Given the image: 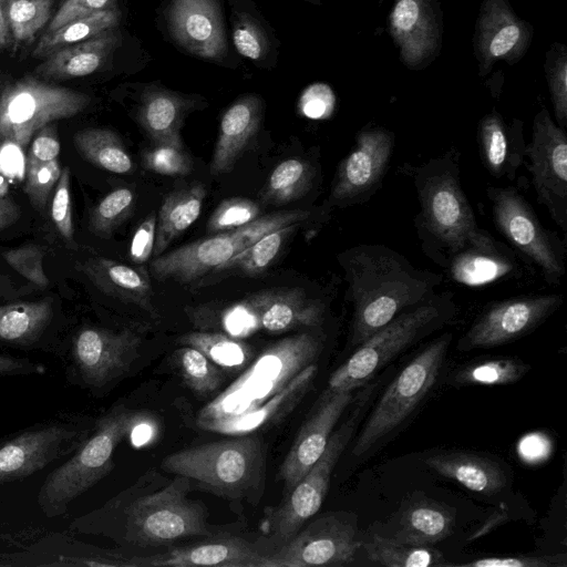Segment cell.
I'll list each match as a JSON object with an SVG mask.
<instances>
[{
	"label": "cell",
	"instance_id": "6da1fadb",
	"mask_svg": "<svg viewBox=\"0 0 567 567\" xmlns=\"http://www.w3.org/2000/svg\"><path fill=\"white\" fill-rule=\"evenodd\" d=\"M190 481L148 471L101 507L73 519L70 529L100 535L123 547L156 548L190 536H212L206 509L187 497Z\"/></svg>",
	"mask_w": 567,
	"mask_h": 567
},
{
	"label": "cell",
	"instance_id": "7a4b0ae2",
	"mask_svg": "<svg viewBox=\"0 0 567 567\" xmlns=\"http://www.w3.org/2000/svg\"><path fill=\"white\" fill-rule=\"evenodd\" d=\"M352 303L349 343L359 347L403 311L436 293L443 276L414 267L383 244H360L337 256Z\"/></svg>",
	"mask_w": 567,
	"mask_h": 567
},
{
	"label": "cell",
	"instance_id": "3957f363",
	"mask_svg": "<svg viewBox=\"0 0 567 567\" xmlns=\"http://www.w3.org/2000/svg\"><path fill=\"white\" fill-rule=\"evenodd\" d=\"M413 183L420 213L415 228L424 254L442 266L481 229L461 186L460 168L452 153L415 167Z\"/></svg>",
	"mask_w": 567,
	"mask_h": 567
},
{
	"label": "cell",
	"instance_id": "277c9868",
	"mask_svg": "<svg viewBox=\"0 0 567 567\" xmlns=\"http://www.w3.org/2000/svg\"><path fill=\"white\" fill-rule=\"evenodd\" d=\"M324 347L318 330L284 338L265 349L243 373L199 410L197 425L206 430L221 420L249 412L285 388L301 370L315 363Z\"/></svg>",
	"mask_w": 567,
	"mask_h": 567
},
{
	"label": "cell",
	"instance_id": "5b68a950",
	"mask_svg": "<svg viewBox=\"0 0 567 567\" xmlns=\"http://www.w3.org/2000/svg\"><path fill=\"white\" fill-rule=\"evenodd\" d=\"M144 415L124 404L114 405L93 423L72 456L48 474L38 505L49 518L63 516L70 505L103 480L114 466L118 444L142 424Z\"/></svg>",
	"mask_w": 567,
	"mask_h": 567
},
{
	"label": "cell",
	"instance_id": "8992f818",
	"mask_svg": "<svg viewBox=\"0 0 567 567\" xmlns=\"http://www.w3.org/2000/svg\"><path fill=\"white\" fill-rule=\"evenodd\" d=\"M164 472L227 499H252L265 483L266 454L258 436L210 442L165 456Z\"/></svg>",
	"mask_w": 567,
	"mask_h": 567
},
{
	"label": "cell",
	"instance_id": "52a82bcc",
	"mask_svg": "<svg viewBox=\"0 0 567 567\" xmlns=\"http://www.w3.org/2000/svg\"><path fill=\"white\" fill-rule=\"evenodd\" d=\"M456 307L450 291L433 295L377 331L329 378L324 392L353 391L412 343L451 320Z\"/></svg>",
	"mask_w": 567,
	"mask_h": 567
},
{
	"label": "cell",
	"instance_id": "ba28073f",
	"mask_svg": "<svg viewBox=\"0 0 567 567\" xmlns=\"http://www.w3.org/2000/svg\"><path fill=\"white\" fill-rule=\"evenodd\" d=\"M310 210L292 209L259 216L241 227L202 238L153 258L150 269L158 281L190 284L216 274L267 233L310 219Z\"/></svg>",
	"mask_w": 567,
	"mask_h": 567
},
{
	"label": "cell",
	"instance_id": "9c48e42d",
	"mask_svg": "<svg viewBox=\"0 0 567 567\" xmlns=\"http://www.w3.org/2000/svg\"><path fill=\"white\" fill-rule=\"evenodd\" d=\"M367 400L362 399L350 417L332 432L326 450L297 484L285 493L281 502L264 509L257 542L266 554L289 540L320 509L329 488L331 474L352 439Z\"/></svg>",
	"mask_w": 567,
	"mask_h": 567
},
{
	"label": "cell",
	"instance_id": "30bf717a",
	"mask_svg": "<svg viewBox=\"0 0 567 567\" xmlns=\"http://www.w3.org/2000/svg\"><path fill=\"white\" fill-rule=\"evenodd\" d=\"M326 305L301 288L261 290L218 311L197 312L202 329L218 326L229 336H245L256 330L282 333L317 329L324 321Z\"/></svg>",
	"mask_w": 567,
	"mask_h": 567
},
{
	"label": "cell",
	"instance_id": "8fae6325",
	"mask_svg": "<svg viewBox=\"0 0 567 567\" xmlns=\"http://www.w3.org/2000/svg\"><path fill=\"white\" fill-rule=\"evenodd\" d=\"M90 102L85 93L32 76L7 84L0 93V148L11 143L24 151L44 125L75 116Z\"/></svg>",
	"mask_w": 567,
	"mask_h": 567
},
{
	"label": "cell",
	"instance_id": "7c38bea8",
	"mask_svg": "<svg viewBox=\"0 0 567 567\" xmlns=\"http://www.w3.org/2000/svg\"><path fill=\"white\" fill-rule=\"evenodd\" d=\"M451 341V333L433 340L395 377L359 433L355 456L394 431L422 402L439 378Z\"/></svg>",
	"mask_w": 567,
	"mask_h": 567
},
{
	"label": "cell",
	"instance_id": "4fadbf2b",
	"mask_svg": "<svg viewBox=\"0 0 567 567\" xmlns=\"http://www.w3.org/2000/svg\"><path fill=\"white\" fill-rule=\"evenodd\" d=\"M141 344L142 338L128 329L82 327L73 334L64 359L68 380L97 394L131 370Z\"/></svg>",
	"mask_w": 567,
	"mask_h": 567
},
{
	"label": "cell",
	"instance_id": "5bb4252c",
	"mask_svg": "<svg viewBox=\"0 0 567 567\" xmlns=\"http://www.w3.org/2000/svg\"><path fill=\"white\" fill-rule=\"evenodd\" d=\"M492 218L518 252L535 264L548 284L560 282L566 270V247L546 229L528 202L513 187H488Z\"/></svg>",
	"mask_w": 567,
	"mask_h": 567
},
{
	"label": "cell",
	"instance_id": "9a60e30c",
	"mask_svg": "<svg viewBox=\"0 0 567 567\" xmlns=\"http://www.w3.org/2000/svg\"><path fill=\"white\" fill-rule=\"evenodd\" d=\"M94 422L68 417L37 423L0 440V486L27 478L72 454Z\"/></svg>",
	"mask_w": 567,
	"mask_h": 567
},
{
	"label": "cell",
	"instance_id": "2e32d148",
	"mask_svg": "<svg viewBox=\"0 0 567 567\" xmlns=\"http://www.w3.org/2000/svg\"><path fill=\"white\" fill-rule=\"evenodd\" d=\"M359 547L355 523L346 514L328 513L269 550L262 567L346 566L354 559Z\"/></svg>",
	"mask_w": 567,
	"mask_h": 567
},
{
	"label": "cell",
	"instance_id": "e0dca14e",
	"mask_svg": "<svg viewBox=\"0 0 567 567\" xmlns=\"http://www.w3.org/2000/svg\"><path fill=\"white\" fill-rule=\"evenodd\" d=\"M393 150L392 131L375 125L362 127L338 165L328 207H348L369 200L382 185Z\"/></svg>",
	"mask_w": 567,
	"mask_h": 567
},
{
	"label": "cell",
	"instance_id": "ac0fdd59",
	"mask_svg": "<svg viewBox=\"0 0 567 567\" xmlns=\"http://www.w3.org/2000/svg\"><path fill=\"white\" fill-rule=\"evenodd\" d=\"M525 158L537 202L546 207L553 220L567 230V136L546 107L533 121L532 140Z\"/></svg>",
	"mask_w": 567,
	"mask_h": 567
},
{
	"label": "cell",
	"instance_id": "d6986e66",
	"mask_svg": "<svg viewBox=\"0 0 567 567\" xmlns=\"http://www.w3.org/2000/svg\"><path fill=\"white\" fill-rule=\"evenodd\" d=\"M563 295H529L487 305L458 342L463 350L513 342L539 327L563 303Z\"/></svg>",
	"mask_w": 567,
	"mask_h": 567
},
{
	"label": "cell",
	"instance_id": "ffe728a7",
	"mask_svg": "<svg viewBox=\"0 0 567 567\" xmlns=\"http://www.w3.org/2000/svg\"><path fill=\"white\" fill-rule=\"evenodd\" d=\"M533 40V27L518 17L508 0H483L473 38L480 75L498 62L517 63Z\"/></svg>",
	"mask_w": 567,
	"mask_h": 567
},
{
	"label": "cell",
	"instance_id": "44dd1931",
	"mask_svg": "<svg viewBox=\"0 0 567 567\" xmlns=\"http://www.w3.org/2000/svg\"><path fill=\"white\" fill-rule=\"evenodd\" d=\"M388 28L402 63L422 70L442 47V22L436 0H395Z\"/></svg>",
	"mask_w": 567,
	"mask_h": 567
},
{
	"label": "cell",
	"instance_id": "7402d4cb",
	"mask_svg": "<svg viewBox=\"0 0 567 567\" xmlns=\"http://www.w3.org/2000/svg\"><path fill=\"white\" fill-rule=\"evenodd\" d=\"M352 400L353 391L321 394L279 467L278 480L284 483L285 493L291 489L322 455L334 425Z\"/></svg>",
	"mask_w": 567,
	"mask_h": 567
},
{
	"label": "cell",
	"instance_id": "603a6c76",
	"mask_svg": "<svg viewBox=\"0 0 567 567\" xmlns=\"http://www.w3.org/2000/svg\"><path fill=\"white\" fill-rule=\"evenodd\" d=\"M265 555L257 542L224 536L131 560L133 567H262Z\"/></svg>",
	"mask_w": 567,
	"mask_h": 567
},
{
	"label": "cell",
	"instance_id": "cb8c5ba5",
	"mask_svg": "<svg viewBox=\"0 0 567 567\" xmlns=\"http://www.w3.org/2000/svg\"><path fill=\"white\" fill-rule=\"evenodd\" d=\"M175 41L189 53L219 61L228 50L217 0H173L168 11Z\"/></svg>",
	"mask_w": 567,
	"mask_h": 567
},
{
	"label": "cell",
	"instance_id": "d4e9b609",
	"mask_svg": "<svg viewBox=\"0 0 567 567\" xmlns=\"http://www.w3.org/2000/svg\"><path fill=\"white\" fill-rule=\"evenodd\" d=\"M441 267L451 280L467 287H482L518 270L515 252L482 228Z\"/></svg>",
	"mask_w": 567,
	"mask_h": 567
},
{
	"label": "cell",
	"instance_id": "484cf974",
	"mask_svg": "<svg viewBox=\"0 0 567 567\" xmlns=\"http://www.w3.org/2000/svg\"><path fill=\"white\" fill-rule=\"evenodd\" d=\"M477 143L482 162L495 178L513 181L525 163L526 142L523 122H507L497 111L485 114L477 126Z\"/></svg>",
	"mask_w": 567,
	"mask_h": 567
},
{
	"label": "cell",
	"instance_id": "4316f807",
	"mask_svg": "<svg viewBox=\"0 0 567 567\" xmlns=\"http://www.w3.org/2000/svg\"><path fill=\"white\" fill-rule=\"evenodd\" d=\"M76 268L105 295L132 303L152 317L158 316L151 280L144 270L100 256L79 261Z\"/></svg>",
	"mask_w": 567,
	"mask_h": 567
},
{
	"label": "cell",
	"instance_id": "83f0119b",
	"mask_svg": "<svg viewBox=\"0 0 567 567\" xmlns=\"http://www.w3.org/2000/svg\"><path fill=\"white\" fill-rule=\"evenodd\" d=\"M264 102L256 95H245L224 113L219 135L214 148L210 173L219 176L229 173L259 130Z\"/></svg>",
	"mask_w": 567,
	"mask_h": 567
},
{
	"label": "cell",
	"instance_id": "f1b7e54d",
	"mask_svg": "<svg viewBox=\"0 0 567 567\" xmlns=\"http://www.w3.org/2000/svg\"><path fill=\"white\" fill-rule=\"evenodd\" d=\"M318 367L309 364L285 388L258 408L244 414L231 416L208 426L206 430L225 434H250L257 430L276 425L288 416L309 391Z\"/></svg>",
	"mask_w": 567,
	"mask_h": 567
},
{
	"label": "cell",
	"instance_id": "f546056e",
	"mask_svg": "<svg viewBox=\"0 0 567 567\" xmlns=\"http://www.w3.org/2000/svg\"><path fill=\"white\" fill-rule=\"evenodd\" d=\"M424 463L440 475L484 495L499 493L507 483L504 468L496 461L462 451L433 454Z\"/></svg>",
	"mask_w": 567,
	"mask_h": 567
},
{
	"label": "cell",
	"instance_id": "4dcf8cb0",
	"mask_svg": "<svg viewBox=\"0 0 567 567\" xmlns=\"http://www.w3.org/2000/svg\"><path fill=\"white\" fill-rule=\"evenodd\" d=\"M53 313L51 299L1 305L0 343L22 350L44 349Z\"/></svg>",
	"mask_w": 567,
	"mask_h": 567
},
{
	"label": "cell",
	"instance_id": "1f68e13d",
	"mask_svg": "<svg viewBox=\"0 0 567 567\" xmlns=\"http://www.w3.org/2000/svg\"><path fill=\"white\" fill-rule=\"evenodd\" d=\"M190 105V100L152 85L142 93L137 121L155 144L183 145L179 130Z\"/></svg>",
	"mask_w": 567,
	"mask_h": 567
},
{
	"label": "cell",
	"instance_id": "d6a6232c",
	"mask_svg": "<svg viewBox=\"0 0 567 567\" xmlns=\"http://www.w3.org/2000/svg\"><path fill=\"white\" fill-rule=\"evenodd\" d=\"M118 33L105 31L80 43L55 51L35 68L44 79L66 80L89 75L104 63L118 43Z\"/></svg>",
	"mask_w": 567,
	"mask_h": 567
},
{
	"label": "cell",
	"instance_id": "836d02e7",
	"mask_svg": "<svg viewBox=\"0 0 567 567\" xmlns=\"http://www.w3.org/2000/svg\"><path fill=\"white\" fill-rule=\"evenodd\" d=\"M393 540L417 547H431L447 538L455 527V514L437 502L424 498L404 508Z\"/></svg>",
	"mask_w": 567,
	"mask_h": 567
},
{
	"label": "cell",
	"instance_id": "e575fe53",
	"mask_svg": "<svg viewBox=\"0 0 567 567\" xmlns=\"http://www.w3.org/2000/svg\"><path fill=\"white\" fill-rule=\"evenodd\" d=\"M205 197L206 188L200 183L173 190L164 197L156 220L154 258L163 255L199 217Z\"/></svg>",
	"mask_w": 567,
	"mask_h": 567
},
{
	"label": "cell",
	"instance_id": "d590c367",
	"mask_svg": "<svg viewBox=\"0 0 567 567\" xmlns=\"http://www.w3.org/2000/svg\"><path fill=\"white\" fill-rule=\"evenodd\" d=\"M80 155L91 164L115 174L133 171V161L120 136L109 128L89 127L74 134Z\"/></svg>",
	"mask_w": 567,
	"mask_h": 567
},
{
	"label": "cell",
	"instance_id": "8d00e7d4",
	"mask_svg": "<svg viewBox=\"0 0 567 567\" xmlns=\"http://www.w3.org/2000/svg\"><path fill=\"white\" fill-rule=\"evenodd\" d=\"M116 8L95 12L91 16L72 20L56 30L44 32L32 52L34 58H47L58 50L113 30L120 21Z\"/></svg>",
	"mask_w": 567,
	"mask_h": 567
},
{
	"label": "cell",
	"instance_id": "74e56055",
	"mask_svg": "<svg viewBox=\"0 0 567 567\" xmlns=\"http://www.w3.org/2000/svg\"><path fill=\"white\" fill-rule=\"evenodd\" d=\"M316 167L306 159L289 158L279 163L265 184L261 198L267 204L282 205L301 198L313 186Z\"/></svg>",
	"mask_w": 567,
	"mask_h": 567
},
{
	"label": "cell",
	"instance_id": "f35d334b",
	"mask_svg": "<svg viewBox=\"0 0 567 567\" xmlns=\"http://www.w3.org/2000/svg\"><path fill=\"white\" fill-rule=\"evenodd\" d=\"M181 346H189L204 353L226 371H239L252 358L249 344L219 331H194L178 338Z\"/></svg>",
	"mask_w": 567,
	"mask_h": 567
},
{
	"label": "cell",
	"instance_id": "ab89813d",
	"mask_svg": "<svg viewBox=\"0 0 567 567\" xmlns=\"http://www.w3.org/2000/svg\"><path fill=\"white\" fill-rule=\"evenodd\" d=\"M299 225H287L267 233L217 272H236L248 277L260 276L271 266L288 237L296 231Z\"/></svg>",
	"mask_w": 567,
	"mask_h": 567
},
{
	"label": "cell",
	"instance_id": "60d3db41",
	"mask_svg": "<svg viewBox=\"0 0 567 567\" xmlns=\"http://www.w3.org/2000/svg\"><path fill=\"white\" fill-rule=\"evenodd\" d=\"M369 560L386 567L444 566L443 556L431 547L409 546L373 535L363 544Z\"/></svg>",
	"mask_w": 567,
	"mask_h": 567
},
{
	"label": "cell",
	"instance_id": "b9f144b4",
	"mask_svg": "<svg viewBox=\"0 0 567 567\" xmlns=\"http://www.w3.org/2000/svg\"><path fill=\"white\" fill-rule=\"evenodd\" d=\"M173 359L184 383L200 396L214 393L225 380V371L193 347L176 349Z\"/></svg>",
	"mask_w": 567,
	"mask_h": 567
},
{
	"label": "cell",
	"instance_id": "7bdbcfd3",
	"mask_svg": "<svg viewBox=\"0 0 567 567\" xmlns=\"http://www.w3.org/2000/svg\"><path fill=\"white\" fill-rule=\"evenodd\" d=\"M529 369L518 359H491L463 367L453 382L458 385H506L519 381Z\"/></svg>",
	"mask_w": 567,
	"mask_h": 567
},
{
	"label": "cell",
	"instance_id": "ee69618b",
	"mask_svg": "<svg viewBox=\"0 0 567 567\" xmlns=\"http://www.w3.org/2000/svg\"><path fill=\"white\" fill-rule=\"evenodd\" d=\"M52 0H7L4 12L13 45L30 43L50 19Z\"/></svg>",
	"mask_w": 567,
	"mask_h": 567
},
{
	"label": "cell",
	"instance_id": "f6af8a7d",
	"mask_svg": "<svg viewBox=\"0 0 567 567\" xmlns=\"http://www.w3.org/2000/svg\"><path fill=\"white\" fill-rule=\"evenodd\" d=\"M135 205L134 193L127 187L112 190L104 196L91 214L90 228L101 238H109L127 219Z\"/></svg>",
	"mask_w": 567,
	"mask_h": 567
},
{
	"label": "cell",
	"instance_id": "bcb514c9",
	"mask_svg": "<svg viewBox=\"0 0 567 567\" xmlns=\"http://www.w3.org/2000/svg\"><path fill=\"white\" fill-rule=\"evenodd\" d=\"M545 74L557 125L567 126V49L554 43L546 53Z\"/></svg>",
	"mask_w": 567,
	"mask_h": 567
},
{
	"label": "cell",
	"instance_id": "7dc6e473",
	"mask_svg": "<svg viewBox=\"0 0 567 567\" xmlns=\"http://www.w3.org/2000/svg\"><path fill=\"white\" fill-rule=\"evenodd\" d=\"M61 172L58 159L48 163L25 161L23 190L35 210L45 209L50 193L56 186Z\"/></svg>",
	"mask_w": 567,
	"mask_h": 567
},
{
	"label": "cell",
	"instance_id": "c3c4849f",
	"mask_svg": "<svg viewBox=\"0 0 567 567\" xmlns=\"http://www.w3.org/2000/svg\"><path fill=\"white\" fill-rule=\"evenodd\" d=\"M260 216L259 206L246 197L223 200L207 221L209 233L225 231L247 225Z\"/></svg>",
	"mask_w": 567,
	"mask_h": 567
},
{
	"label": "cell",
	"instance_id": "681fc988",
	"mask_svg": "<svg viewBox=\"0 0 567 567\" xmlns=\"http://www.w3.org/2000/svg\"><path fill=\"white\" fill-rule=\"evenodd\" d=\"M144 166L165 176H185L193 169V162L183 145L155 144L143 155Z\"/></svg>",
	"mask_w": 567,
	"mask_h": 567
},
{
	"label": "cell",
	"instance_id": "f907efd6",
	"mask_svg": "<svg viewBox=\"0 0 567 567\" xmlns=\"http://www.w3.org/2000/svg\"><path fill=\"white\" fill-rule=\"evenodd\" d=\"M44 256V248L38 244H24L2 252L8 265L39 288H45L49 285V278L43 268Z\"/></svg>",
	"mask_w": 567,
	"mask_h": 567
},
{
	"label": "cell",
	"instance_id": "816d5d0a",
	"mask_svg": "<svg viewBox=\"0 0 567 567\" xmlns=\"http://www.w3.org/2000/svg\"><path fill=\"white\" fill-rule=\"evenodd\" d=\"M51 218L64 243L71 248H76L71 207V173L68 167L62 168L55 186Z\"/></svg>",
	"mask_w": 567,
	"mask_h": 567
},
{
	"label": "cell",
	"instance_id": "f5cc1de1",
	"mask_svg": "<svg viewBox=\"0 0 567 567\" xmlns=\"http://www.w3.org/2000/svg\"><path fill=\"white\" fill-rule=\"evenodd\" d=\"M233 41L239 54L250 60L261 59L268 47L259 24L245 13L240 14L234 23Z\"/></svg>",
	"mask_w": 567,
	"mask_h": 567
},
{
	"label": "cell",
	"instance_id": "db71d44e",
	"mask_svg": "<svg viewBox=\"0 0 567 567\" xmlns=\"http://www.w3.org/2000/svg\"><path fill=\"white\" fill-rule=\"evenodd\" d=\"M444 566L458 567H566V555L545 556H494L483 557L473 561L460 564H444Z\"/></svg>",
	"mask_w": 567,
	"mask_h": 567
},
{
	"label": "cell",
	"instance_id": "11a10c76",
	"mask_svg": "<svg viewBox=\"0 0 567 567\" xmlns=\"http://www.w3.org/2000/svg\"><path fill=\"white\" fill-rule=\"evenodd\" d=\"M334 102V94L330 86L324 83H315L303 91L298 106L305 116L321 120L332 113Z\"/></svg>",
	"mask_w": 567,
	"mask_h": 567
},
{
	"label": "cell",
	"instance_id": "9f6ffc18",
	"mask_svg": "<svg viewBox=\"0 0 567 567\" xmlns=\"http://www.w3.org/2000/svg\"><path fill=\"white\" fill-rule=\"evenodd\" d=\"M112 8H115L114 0H65L51 19L45 32L56 30L72 20Z\"/></svg>",
	"mask_w": 567,
	"mask_h": 567
},
{
	"label": "cell",
	"instance_id": "6f0895ef",
	"mask_svg": "<svg viewBox=\"0 0 567 567\" xmlns=\"http://www.w3.org/2000/svg\"><path fill=\"white\" fill-rule=\"evenodd\" d=\"M61 145L56 133V127L49 123L35 133L27 161L48 163L58 159Z\"/></svg>",
	"mask_w": 567,
	"mask_h": 567
},
{
	"label": "cell",
	"instance_id": "680465c9",
	"mask_svg": "<svg viewBox=\"0 0 567 567\" xmlns=\"http://www.w3.org/2000/svg\"><path fill=\"white\" fill-rule=\"evenodd\" d=\"M157 215L150 214L134 233L130 247V257L136 264L146 262L153 255Z\"/></svg>",
	"mask_w": 567,
	"mask_h": 567
},
{
	"label": "cell",
	"instance_id": "91938a15",
	"mask_svg": "<svg viewBox=\"0 0 567 567\" xmlns=\"http://www.w3.org/2000/svg\"><path fill=\"white\" fill-rule=\"evenodd\" d=\"M43 371L44 368L34 361L0 353V377L38 374Z\"/></svg>",
	"mask_w": 567,
	"mask_h": 567
},
{
	"label": "cell",
	"instance_id": "94428289",
	"mask_svg": "<svg viewBox=\"0 0 567 567\" xmlns=\"http://www.w3.org/2000/svg\"><path fill=\"white\" fill-rule=\"evenodd\" d=\"M20 216V206L12 198L0 196V230L13 225Z\"/></svg>",
	"mask_w": 567,
	"mask_h": 567
},
{
	"label": "cell",
	"instance_id": "6125c7cd",
	"mask_svg": "<svg viewBox=\"0 0 567 567\" xmlns=\"http://www.w3.org/2000/svg\"><path fill=\"white\" fill-rule=\"evenodd\" d=\"M30 291V289L16 287L9 276L0 274V299L16 300Z\"/></svg>",
	"mask_w": 567,
	"mask_h": 567
},
{
	"label": "cell",
	"instance_id": "be15d7a7",
	"mask_svg": "<svg viewBox=\"0 0 567 567\" xmlns=\"http://www.w3.org/2000/svg\"><path fill=\"white\" fill-rule=\"evenodd\" d=\"M13 44L11 31L6 17L4 8L0 1V49L8 48Z\"/></svg>",
	"mask_w": 567,
	"mask_h": 567
},
{
	"label": "cell",
	"instance_id": "e7e4bbea",
	"mask_svg": "<svg viewBox=\"0 0 567 567\" xmlns=\"http://www.w3.org/2000/svg\"><path fill=\"white\" fill-rule=\"evenodd\" d=\"M0 1H3V0H0Z\"/></svg>",
	"mask_w": 567,
	"mask_h": 567
}]
</instances>
